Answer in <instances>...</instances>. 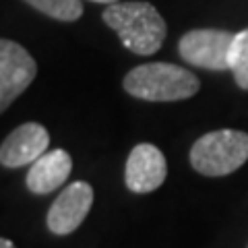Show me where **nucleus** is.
I'll use <instances>...</instances> for the list:
<instances>
[{
  "label": "nucleus",
  "instance_id": "1",
  "mask_svg": "<svg viewBox=\"0 0 248 248\" xmlns=\"http://www.w3.org/2000/svg\"><path fill=\"white\" fill-rule=\"evenodd\" d=\"M102 19L118 33L122 46L139 56H151L166 40L164 17L151 2H116L104 11Z\"/></svg>",
  "mask_w": 248,
  "mask_h": 248
},
{
  "label": "nucleus",
  "instance_id": "2",
  "mask_svg": "<svg viewBox=\"0 0 248 248\" xmlns=\"http://www.w3.org/2000/svg\"><path fill=\"white\" fill-rule=\"evenodd\" d=\"M124 91L145 102H180L192 97L201 87L195 73L170 62H149L124 77Z\"/></svg>",
  "mask_w": 248,
  "mask_h": 248
},
{
  "label": "nucleus",
  "instance_id": "3",
  "mask_svg": "<svg viewBox=\"0 0 248 248\" xmlns=\"http://www.w3.org/2000/svg\"><path fill=\"white\" fill-rule=\"evenodd\" d=\"M248 159V135L242 130H213L190 149V166L203 176H228Z\"/></svg>",
  "mask_w": 248,
  "mask_h": 248
},
{
  "label": "nucleus",
  "instance_id": "4",
  "mask_svg": "<svg viewBox=\"0 0 248 248\" xmlns=\"http://www.w3.org/2000/svg\"><path fill=\"white\" fill-rule=\"evenodd\" d=\"M236 33L226 29H192L178 42V52L184 62L209 71L230 68V50Z\"/></svg>",
  "mask_w": 248,
  "mask_h": 248
},
{
  "label": "nucleus",
  "instance_id": "5",
  "mask_svg": "<svg viewBox=\"0 0 248 248\" xmlns=\"http://www.w3.org/2000/svg\"><path fill=\"white\" fill-rule=\"evenodd\" d=\"M37 64L31 54L13 40L0 42V110L9 106L33 83Z\"/></svg>",
  "mask_w": 248,
  "mask_h": 248
},
{
  "label": "nucleus",
  "instance_id": "6",
  "mask_svg": "<svg viewBox=\"0 0 248 248\" xmlns=\"http://www.w3.org/2000/svg\"><path fill=\"white\" fill-rule=\"evenodd\" d=\"M93 205V188L87 182H73L52 203L46 223L56 236H66L75 232L87 217Z\"/></svg>",
  "mask_w": 248,
  "mask_h": 248
},
{
  "label": "nucleus",
  "instance_id": "7",
  "mask_svg": "<svg viewBox=\"0 0 248 248\" xmlns=\"http://www.w3.org/2000/svg\"><path fill=\"white\" fill-rule=\"evenodd\" d=\"M168 176L166 157L157 147L151 143H141L130 151L124 170V182L128 190L145 195V192L157 190Z\"/></svg>",
  "mask_w": 248,
  "mask_h": 248
},
{
  "label": "nucleus",
  "instance_id": "8",
  "mask_svg": "<svg viewBox=\"0 0 248 248\" xmlns=\"http://www.w3.org/2000/svg\"><path fill=\"white\" fill-rule=\"evenodd\" d=\"M50 145V135L42 124L25 122L17 126L2 141L0 147V164L4 168H21L35 164Z\"/></svg>",
  "mask_w": 248,
  "mask_h": 248
},
{
  "label": "nucleus",
  "instance_id": "9",
  "mask_svg": "<svg viewBox=\"0 0 248 248\" xmlns=\"http://www.w3.org/2000/svg\"><path fill=\"white\" fill-rule=\"evenodd\" d=\"M73 170V157L64 149L46 151L27 172V188L33 195H48L66 182Z\"/></svg>",
  "mask_w": 248,
  "mask_h": 248
},
{
  "label": "nucleus",
  "instance_id": "10",
  "mask_svg": "<svg viewBox=\"0 0 248 248\" xmlns=\"http://www.w3.org/2000/svg\"><path fill=\"white\" fill-rule=\"evenodd\" d=\"M29 6H33L35 11L42 15H48L52 19L58 21H77L83 15V2L81 0H25Z\"/></svg>",
  "mask_w": 248,
  "mask_h": 248
},
{
  "label": "nucleus",
  "instance_id": "11",
  "mask_svg": "<svg viewBox=\"0 0 248 248\" xmlns=\"http://www.w3.org/2000/svg\"><path fill=\"white\" fill-rule=\"evenodd\" d=\"M230 71L240 89L248 91V27L236 33L230 50Z\"/></svg>",
  "mask_w": 248,
  "mask_h": 248
},
{
  "label": "nucleus",
  "instance_id": "12",
  "mask_svg": "<svg viewBox=\"0 0 248 248\" xmlns=\"http://www.w3.org/2000/svg\"><path fill=\"white\" fill-rule=\"evenodd\" d=\"M0 248H17V246H15L9 238H2V240H0Z\"/></svg>",
  "mask_w": 248,
  "mask_h": 248
},
{
  "label": "nucleus",
  "instance_id": "13",
  "mask_svg": "<svg viewBox=\"0 0 248 248\" xmlns=\"http://www.w3.org/2000/svg\"><path fill=\"white\" fill-rule=\"evenodd\" d=\"M91 2H102V4H108V6H110V4H116L118 0H91Z\"/></svg>",
  "mask_w": 248,
  "mask_h": 248
}]
</instances>
